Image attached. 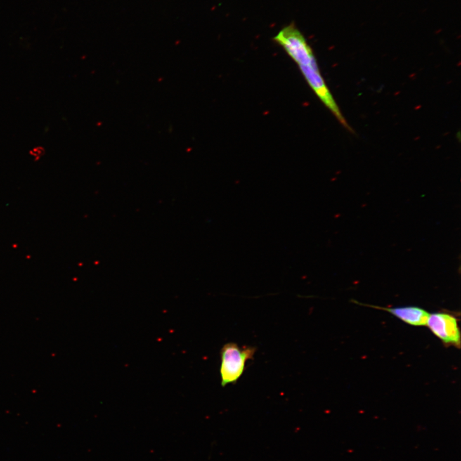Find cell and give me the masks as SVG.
Masks as SVG:
<instances>
[{
  "mask_svg": "<svg viewBox=\"0 0 461 461\" xmlns=\"http://www.w3.org/2000/svg\"><path fill=\"white\" fill-rule=\"evenodd\" d=\"M426 325L445 346L460 349V328L454 314L446 311L430 314Z\"/></svg>",
  "mask_w": 461,
  "mask_h": 461,
  "instance_id": "obj_2",
  "label": "cell"
},
{
  "mask_svg": "<svg viewBox=\"0 0 461 461\" xmlns=\"http://www.w3.org/2000/svg\"><path fill=\"white\" fill-rule=\"evenodd\" d=\"M355 302V303L362 305V306L372 307L380 310L388 312L392 315L404 321L409 325L413 326H425L427 325L429 313L425 309L417 306H404L398 307H386L372 305L361 304L360 302Z\"/></svg>",
  "mask_w": 461,
  "mask_h": 461,
  "instance_id": "obj_3",
  "label": "cell"
},
{
  "mask_svg": "<svg viewBox=\"0 0 461 461\" xmlns=\"http://www.w3.org/2000/svg\"><path fill=\"white\" fill-rule=\"evenodd\" d=\"M256 351L255 347H240L236 343H228L222 347L220 368L222 387L237 382L245 372L246 363L254 358Z\"/></svg>",
  "mask_w": 461,
  "mask_h": 461,
  "instance_id": "obj_1",
  "label": "cell"
}]
</instances>
